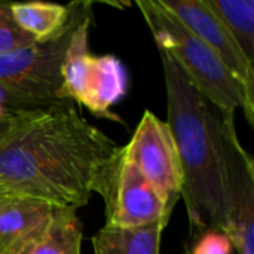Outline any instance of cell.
<instances>
[{
  "label": "cell",
  "mask_w": 254,
  "mask_h": 254,
  "mask_svg": "<svg viewBox=\"0 0 254 254\" xmlns=\"http://www.w3.org/2000/svg\"><path fill=\"white\" fill-rule=\"evenodd\" d=\"M119 146L70 100L22 110L0 146V189L18 198L77 210Z\"/></svg>",
  "instance_id": "cell-1"
},
{
  "label": "cell",
  "mask_w": 254,
  "mask_h": 254,
  "mask_svg": "<svg viewBox=\"0 0 254 254\" xmlns=\"http://www.w3.org/2000/svg\"><path fill=\"white\" fill-rule=\"evenodd\" d=\"M167 89V116L180 167L190 234L228 228L226 165L220 110L208 103L170 55L159 51Z\"/></svg>",
  "instance_id": "cell-2"
},
{
  "label": "cell",
  "mask_w": 254,
  "mask_h": 254,
  "mask_svg": "<svg viewBox=\"0 0 254 254\" xmlns=\"http://www.w3.org/2000/svg\"><path fill=\"white\" fill-rule=\"evenodd\" d=\"M135 4L158 49L173 58L202 97L228 116H235L237 109L243 107L249 124L253 125L254 100L217 55L167 12L158 0H137Z\"/></svg>",
  "instance_id": "cell-3"
},
{
  "label": "cell",
  "mask_w": 254,
  "mask_h": 254,
  "mask_svg": "<svg viewBox=\"0 0 254 254\" xmlns=\"http://www.w3.org/2000/svg\"><path fill=\"white\" fill-rule=\"evenodd\" d=\"M88 3H76L71 21L63 34L0 55V109L19 112L39 109L63 98L61 67L76 25L89 15Z\"/></svg>",
  "instance_id": "cell-4"
},
{
  "label": "cell",
  "mask_w": 254,
  "mask_h": 254,
  "mask_svg": "<svg viewBox=\"0 0 254 254\" xmlns=\"http://www.w3.org/2000/svg\"><path fill=\"white\" fill-rule=\"evenodd\" d=\"M91 18L86 15L71 33L61 67L63 98L86 107L97 118L124 124L112 107L127 94V70L115 55L91 54Z\"/></svg>",
  "instance_id": "cell-5"
},
{
  "label": "cell",
  "mask_w": 254,
  "mask_h": 254,
  "mask_svg": "<svg viewBox=\"0 0 254 254\" xmlns=\"http://www.w3.org/2000/svg\"><path fill=\"white\" fill-rule=\"evenodd\" d=\"M94 193L104 201L107 226L138 228L158 220L170 222L173 216L165 201L128 158L124 146H119L106 165Z\"/></svg>",
  "instance_id": "cell-6"
},
{
  "label": "cell",
  "mask_w": 254,
  "mask_h": 254,
  "mask_svg": "<svg viewBox=\"0 0 254 254\" xmlns=\"http://www.w3.org/2000/svg\"><path fill=\"white\" fill-rule=\"evenodd\" d=\"M124 147L132 164L173 211L182 195L183 179L168 124L146 110L129 143Z\"/></svg>",
  "instance_id": "cell-7"
},
{
  "label": "cell",
  "mask_w": 254,
  "mask_h": 254,
  "mask_svg": "<svg viewBox=\"0 0 254 254\" xmlns=\"http://www.w3.org/2000/svg\"><path fill=\"white\" fill-rule=\"evenodd\" d=\"M220 137L226 165L228 228L238 254H254V162L241 146L234 116L220 112Z\"/></svg>",
  "instance_id": "cell-8"
},
{
  "label": "cell",
  "mask_w": 254,
  "mask_h": 254,
  "mask_svg": "<svg viewBox=\"0 0 254 254\" xmlns=\"http://www.w3.org/2000/svg\"><path fill=\"white\" fill-rule=\"evenodd\" d=\"M158 3L217 55L254 100V64L204 0H158Z\"/></svg>",
  "instance_id": "cell-9"
},
{
  "label": "cell",
  "mask_w": 254,
  "mask_h": 254,
  "mask_svg": "<svg viewBox=\"0 0 254 254\" xmlns=\"http://www.w3.org/2000/svg\"><path fill=\"white\" fill-rule=\"evenodd\" d=\"M55 210V205L19 198L0 211V254L24 253L45 232Z\"/></svg>",
  "instance_id": "cell-10"
},
{
  "label": "cell",
  "mask_w": 254,
  "mask_h": 254,
  "mask_svg": "<svg viewBox=\"0 0 254 254\" xmlns=\"http://www.w3.org/2000/svg\"><path fill=\"white\" fill-rule=\"evenodd\" d=\"M167 220L138 228L104 225L92 237L94 254H161L162 232Z\"/></svg>",
  "instance_id": "cell-11"
},
{
  "label": "cell",
  "mask_w": 254,
  "mask_h": 254,
  "mask_svg": "<svg viewBox=\"0 0 254 254\" xmlns=\"http://www.w3.org/2000/svg\"><path fill=\"white\" fill-rule=\"evenodd\" d=\"M76 3L57 4L46 1H27V3H10V12L15 22L36 43L49 42L68 27Z\"/></svg>",
  "instance_id": "cell-12"
},
{
  "label": "cell",
  "mask_w": 254,
  "mask_h": 254,
  "mask_svg": "<svg viewBox=\"0 0 254 254\" xmlns=\"http://www.w3.org/2000/svg\"><path fill=\"white\" fill-rule=\"evenodd\" d=\"M82 232L76 210L57 207L45 232L22 254H80Z\"/></svg>",
  "instance_id": "cell-13"
},
{
  "label": "cell",
  "mask_w": 254,
  "mask_h": 254,
  "mask_svg": "<svg viewBox=\"0 0 254 254\" xmlns=\"http://www.w3.org/2000/svg\"><path fill=\"white\" fill-rule=\"evenodd\" d=\"M223 22L246 57L254 61V0H204Z\"/></svg>",
  "instance_id": "cell-14"
},
{
  "label": "cell",
  "mask_w": 254,
  "mask_h": 254,
  "mask_svg": "<svg viewBox=\"0 0 254 254\" xmlns=\"http://www.w3.org/2000/svg\"><path fill=\"white\" fill-rule=\"evenodd\" d=\"M34 43L33 37L15 22L10 12V3H0V55L15 52Z\"/></svg>",
  "instance_id": "cell-15"
},
{
  "label": "cell",
  "mask_w": 254,
  "mask_h": 254,
  "mask_svg": "<svg viewBox=\"0 0 254 254\" xmlns=\"http://www.w3.org/2000/svg\"><path fill=\"white\" fill-rule=\"evenodd\" d=\"M190 250L185 254H232L234 246L223 231L211 229L195 237Z\"/></svg>",
  "instance_id": "cell-16"
},
{
  "label": "cell",
  "mask_w": 254,
  "mask_h": 254,
  "mask_svg": "<svg viewBox=\"0 0 254 254\" xmlns=\"http://www.w3.org/2000/svg\"><path fill=\"white\" fill-rule=\"evenodd\" d=\"M21 112H0V146L3 144V141L10 135V132L15 129Z\"/></svg>",
  "instance_id": "cell-17"
},
{
  "label": "cell",
  "mask_w": 254,
  "mask_h": 254,
  "mask_svg": "<svg viewBox=\"0 0 254 254\" xmlns=\"http://www.w3.org/2000/svg\"><path fill=\"white\" fill-rule=\"evenodd\" d=\"M16 199H19V198L0 189V211H3L6 207H9V205H10L12 202H15Z\"/></svg>",
  "instance_id": "cell-18"
}]
</instances>
